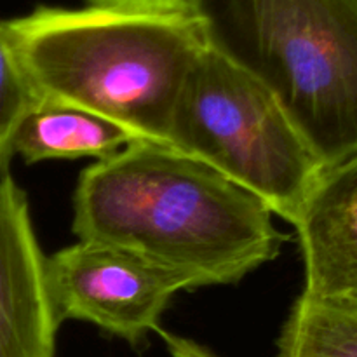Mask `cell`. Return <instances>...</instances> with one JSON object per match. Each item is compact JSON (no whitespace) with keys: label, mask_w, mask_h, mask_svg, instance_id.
<instances>
[{"label":"cell","mask_w":357,"mask_h":357,"mask_svg":"<svg viewBox=\"0 0 357 357\" xmlns=\"http://www.w3.org/2000/svg\"><path fill=\"white\" fill-rule=\"evenodd\" d=\"M255 195L152 142L128 143L80 173L72 230L174 272L190 289L232 284L279 255L282 234Z\"/></svg>","instance_id":"1"},{"label":"cell","mask_w":357,"mask_h":357,"mask_svg":"<svg viewBox=\"0 0 357 357\" xmlns=\"http://www.w3.org/2000/svg\"><path fill=\"white\" fill-rule=\"evenodd\" d=\"M3 24L37 100L169 146L181 87L208 47L194 14L38 6Z\"/></svg>","instance_id":"2"},{"label":"cell","mask_w":357,"mask_h":357,"mask_svg":"<svg viewBox=\"0 0 357 357\" xmlns=\"http://www.w3.org/2000/svg\"><path fill=\"white\" fill-rule=\"evenodd\" d=\"M206 38L274 93L324 167L357 150V0H194Z\"/></svg>","instance_id":"3"},{"label":"cell","mask_w":357,"mask_h":357,"mask_svg":"<svg viewBox=\"0 0 357 357\" xmlns=\"http://www.w3.org/2000/svg\"><path fill=\"white\" fill-rule=\"evenodd\" d=\"M169 146L291 225L324 167L274 93L209 42L181 87Z\"/></svg>","instance_id":"4"},{"label":"cell","mask_w":357,"mask_h":357,"mask_svg":"<svg viewBox=\"0 0 357 357\" xmlns=\"http://www.w3.org/2000/svg\"><path fill=\"white\" fill-rule=\"evenodd\" d=\"M59 319L84 321L139 347L178 291L190 289L174 272L135 253L77 241L45 261Z\"/></svg>","instance_id":"5"},{"label":"cell","mask_w":357,"mask_h":357,"mask_svg":"<svg viewBox=\"0 0 357 357\" xmlns=\"http://www.w3.org/2000/svg\"><path fill=\"white\" fill-rule=\"evenodd\" d=\"M26 194L0 176V357H54L61 324Z\"/></svg>","instance_id":"6"},{"label":"cell","mask_w":357,"mask_h":357,"mask_svg":"<svg viewBox=\"0 0 357 357\" xmlns=\"http://www.w3.org/2000/svg\"><path fill=\"white\" fill-rule=\"evenodd\" d=\"M303 293L357 316V150L323 167L295 222Z\"/></svg>","instance_id":"7"},{"label":"cell","mask_w":357,"mask_h":357,"mask_svg":"<svg viewBox=\"0 0 357 357\" xmlns=\"http://www.w3.org/2000/svg\"><path fill=\"white\" fill-rule=\"evenodd\" d=\"M135 142L126 129L82 108L37 100L21 119L14 155L26 164L51 159H107Z\"/></svg>","instance_id":"8"},{"label":"cell","mask_w":357,"mask_h":357,"mask_svg":"<svg viewBox=\"0 0 357 357\" xmlns=\"http://www.w3.org/2000/svg\"><path fill=\"white\" fill-rule=\"evenodd\" d=\"M278 357H357V316L302 293L281 330Z\"/></svg>","instance_id":"9"},{"label":"cell","mask_w":357,"mask_h":357,"mask_svg":"<svg viewBox=\"0 0 357 357\" xmlns=\"http://www.w3.org/2000/svg\"><path fill=\"white\" fill-rule=\"evenodd\" d=\"M35 101L37 98L10 44L6 24L0 21V176L9 173L14 135Z\"/></svg>","instance_id":"10"},{"label":"cell","mask_w":357,"mask_h":357,"mask_svg":"<svg viewBox=\"0 0 357 357\" xmlns=\"http://www.w3.org/2000/svg\"><path fill=\"white\" fill-rule=\"evenodd\" d=\"M87 6L132 13H192L194 0H86Z\"/></svg>","instance_id":"11"},{"label":"cell","mask_w":357,"mask_h":357,"mask_svg":"<svg viewBox=\"0 0 357 357\" xmlns=\"http://www.w3.org/2000/svg\"><path fill=\"white\" fill-rule=\"evenodd\" d=\"M159 333L171 357H216L213 352H209L208 349L199 345L197 342L190 340V338L171 335L167 331H159Z\"/></svg>","instance_id":"12"}]
</instances>
